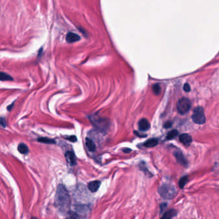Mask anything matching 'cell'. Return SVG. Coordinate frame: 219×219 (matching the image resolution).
<instances>
[{
  "label": "cell",
  "mask_w": 219,
  "mask_h": 219,
  "mask_svg": "<svg viewBox=\"0 0 219 219\" xmlns=\"http://www.w3.org/2000/svg\"><path fill=\"white\" fill-rule=\"evenodd\" d=\"M55 206L61 213H67L71 206V198L65 186L59 184L57 188L55 199Z\"/></svg>",
  "instance_id": "cell-1"
},
{
  "label": "cell",
  "mask_w": 219,
  "mask_h": 219,
  "mask_svg": "<svg viewBox=\"0 0 219 219\" xmlns=\"http://www.w3.org/2000/svg\"><path fill=\"white\" fill-rule=\"evenodd\" d=\"M159 195L164 199H171L175 196L176 191L175 187L169 184H164L158 190Z\"/></svg>",
  "instance_id": "cell-2"
},
{
  "label": "cell",
  "mask_w": 219,
  "mask_h": 219,
  "mask_svg": "<svg viewBox=\"0 0 219 219\" xmlns=\"http://www.w3.org/2000/svg\"><path fill=\"white\" fill-rule=\"evenodd\" d=\"M192 120L194 123L199 125H202L205 123L206 117L204 109L202 107H197L194 109L192 115Z\"/></svg>",
  "instance_id": "cell-3"
},
{
  "label": "cell",
  "mask_w": 219,
  "mask_h": 219,
  "mask_svg": "<svg viewBox=\"0 0 219 219\" xmlns=\"http://www.w3.org/2000/svg\"><path fill=\"white\" fill-rule=\"evenodd\" d=\"M191 106V102L189 99L186 98H182L177 102V111L180 114H184L190 111Z\"/></svg>",
  "instance_id": "cell-4"
},
{
  "label": "cell",
  "mask_w": 219,
  "mask_h": 219,
  "mask_svg": "<svg viewBox=\"0 0 219 219\" xmlns=\"http://www.w3.org/2000/svg\"><path fill=\"white\" fill-rule=\"evenodd\" d=\"M91 122L95 125L97 128L101 130H104L107 127V121H105L103 119L99 118L98 117L93 116L91 117Z\"/></svg>",
  "instance_id": "cell-5"
},
{
  "label": "cell",
  "mask_w": 219,
  "mask_h": 219,
  "mask_svg": "<svg viewBox=\"0 0 219 219\" xmlns=\"http://www.w3.org/2000/svg\"><path fill=\"white\" fill-rule=\"evenodd\" d=\"M174 155L177 162L184 166H187L188 161L185 158L184 154L181 151H175L174 153Z\"/></svg>",
  "instance_id": "cell-6"
},
{
  "label": "cell",
  "mask_w": 219,
  "mask_h": 219,
  "mask_svg": "<svg viewBox=\"0 0 219 219\" xmlns=\"http://www.w3.org/2000/svg\"><path fill=\"white\" fill-rule=\"evenodd\" d=\"M65 157L66 159L68 162V164H69L71 166L75 165L77 163V159H76V156L75 153L73 151H68L65 154Z\"/></svg>",
  "instance_id": "cell-7"
},
{
  "label": "cell",
  "mask_w": 219,
  "mask_h": 219,
  "mask_svg": "<svg viewBox=\"0 0 219 219\" xmlns=\"http://www.w3.org/2000/svg\"><path fill=\"white\" fill-rule=\"evenodd\" d=\"M138 127L140 131L145 132L150 129V125L147 119L142 118L138 122Z\"/></svg>",
  "instance_id": "cell-8"
},
{
  "label": "cell",
  "mask_w": 219,
  "mask_h": 219,
  "mask_svg": "<svg viewBox=\"0 0 219 219\" xmlns=\"http://www.w3.org/2000/svg\"><path fill=\"white\" fill-rule=\"evenodd\" d=\"M101 182L100 181L96 180L89 183V184H88V188L90 192H91L92 193H95L98 191Z\"/></svg>",
  "instance_id": "cell-9"
},
{
  "label": "cell",
  "mask_w": 219,
  "mask_h": 219,
  "mask_svg": "<svg viewBox=\"0 0 219 219\" xmlns=\"http://www.w3.org/2000/svg\"><path fill=\"white\" fill-rule=\"evenodd\" d=\"M180 141L186 146H189L192 142V138L189 134H183L179 136Z\"/></svg>",
  "instance_id": "cell-10"
},
{
  "label": "cell",
  "mask_w": 219,
  "mask_h": 219,
  "mask_svg": "<svg viewBox=\"0 0 219 219\" xmlns=\"http://www.w3.org/2000/svg\"><path fill=\"white\" fill-rule=\"evenodd\" d=\"M80 40V37L75 33L69 32L66 36V41L69 43L77 42Z\"/></svg>",
  "instance_id": "cell-11"
},
{
  "label": "cell",
  "mask_w": 219,
  "mask_h": 219,
  "mask_svg": "<svg viewBox=\"0 0 219 219\" xmlns=\"http://www.w3.org/2000/svg\"><path fill=\"white\" fill-rule=\"evenodd\" d=\"M86 145L88 149L90 152H95L96 150V145L94 141L89 138H86Z\"/></svg>",
  "instance_id": "cell-12"
},
{
  "label": "cell",
  "mask_w": 219,
  "mask_h": 219,
  "mask_svg": "<svg viewBox=\"0 0 219 219\" xmlns=\"http://www.w3.org/2000/svg\"><path fill=\"white\" fill-rule=\"evenodd\" d=\"M158 144V140L156 138H151L148 140L147 141H146L143 145L145 146V147H148V148H150V147H154L155 146H156Z\"/></svg>",
  "instance_id": "cell-13"
},
{
  "label": "cell",
  "mask_w": 219,
  "mask_h": 219,
  "mask_svg": "<svg viewBox=\"0 0 219 219\" xmlns=\"http://www.w3.org/2000/svg\"><path fill=\"white\" fill-rule=\"evenodd\" d=\"M17 150L21 154H26L29 152L28 147L23 143H21L19 144L17 147Z\"/></svg>",
  "instance_id": "cell-14"
},
{
  "label": "cell",
  "mask_w": 219,
  "mask_h": 219,
  "mask_svg": "<svg viewBox=\"0 0 219 219\" xmlns=\"http://www.w3.org/2000/svg\"><path fill=\"white\" fill-rule=\"evenodd\" d=\"M177 211L175 210H170L169 211H168L167 212H166L163 216L162 217V218H166V219H170V218H172L173 217H175L177 215Z\"/></svg>",
  "instance_id": "cell-15"
},
{
  "label": "cell",
  "mask_w": 219,
  "mask_h": 219,
  "mask_svg": "<svg viewBox=\"0 0 219 219\" xmlns=\"http://www.w3.org/2000/svg\"><path fill=\"white\" fill-rule=\"evenodd\" d=\"M37 141L40 143H46V144H55L56 143V141L54 140L50 139L48 138H45V137H40L37 139Z\"/></svg>",
  "instance_id": "cell-16"
},
{
  "label": "cell",
  "mask_w": 219,
  "mask_h": 219,
  "mask_svg": "<svg viewBox=\"0 0 219 219\" xmlns=\"http://www.w3.org/2000/svg\"><path fill=\"white\" fill-rule=\"evenodd\" d=\"M0 79H1L2 81H12V80H13V78L11 76L6 74V73H4V72H2L1 74H0Z\"/></svg>",
  "instance_id": "cell-17"
},
{
  "label": "cell",
  "mask_w": 219,
  "mask_h": 219,
  "mask_svg": "<svg viewBox=\"0 0 219 219\" xmlns=\"http://www.w3.org/2000/svg\"><path fill=\"white\" fill-rule=\"evenodd\" d=\"M178 131H177V130L174 129V130H172L170 132H169L167 134V136H166V139L169 140H172V139H174L177 135H178Z\"/></svg>",
  "instance_id": "cell-18"
},
{
  "label": "cell",
  "mask_w": 219,
  "mask_h": 219,
  "mask_svg": "<svg viewBox=\"0 0 219 219\" xmlns=\"http://www.w3.org/2000/svg\"><path fill=\"white\" fill-rule=\"evenodd\" d=\"M140 170H142L143 172H144V173H145L148 176L151 177V176L152 175L150 174V172L148 170V169H147V167H146L145 163L144 162H141V163H140Z\"/></svg>",
  "instance_id": "cell-19"
},
{
  "label": "cell",
  "mask_w": 219,
  "mask_h": 219,
  "mask_svg": "<svg viewBox=\"0 0 219 219\" xmlns=\"http://www.w3.org/2000/svg\"><path fill=\"white\" fill-rule=\"evenodd\" d=\"M188 180V179L187 175H185V176L181 177V179L179 180V187L181 188H183L184 186L186 185V184L187 183Z\"/></svg>",
  "instance_id": "cell-20"
},
{
  "label": "cell",
  "mask_w": 219,
  "mask_h": 219,
  "mask_svg": "<svg viewBox=\"0 0 219 219\" xmlns=\"http://www.w3.org/2000/svg\"><path fill=\"white\" fill-rule=\"evenodd\" d=\"M152 90H153V92L154 93V94H155V95H159L160 93H161V90L160 85L159 84H154L152 86Z\"/></svg>",
  "instance_id": "cell-21"
},
{
  "label": "cell",
  "mask_w": 219,
  "mask_h": 219,
  "mask_svg": "<svg viewBox=\"0 0 219 219\" xmlns=\"http://www.w3.org/2000/svg\"><path fill=\"white\" fill-rule=\"evenodd\" d=\"M68 218H77L80 217L78 215L77 213H75L74 212H71V211H69L68 212Z\"/></svg>",
  "instance_id": "cell-22"
},
{
  "label": "cell",
  "mask_w": 219,
  "mask_h": 219,
  "mask_svg": "<svg viewBox=\"0 0 219 219\" xmlns=\"http://www.w3.org/2000/svg\"><path fill=\"white\" fill-rule=\"evenodd\" d=\"M65 138L71 142H74V143H75V142H76L77 141V137L75 136H66Z\"/></svg>",
  "instance_id": "cell-23"
},
{
  "label": "cell",
  "mask_w": 219,
  "mask_h": 219,
  "mask_svg": "<svg viewBox=\"0 0 219 219\" xmlns=\"http://www.w3.org/2000/svg\"><path fill=\"white\" fill-rule=\"evenodd\" d=\"M183 89H184V91H186V92H190V89H191L190 85H189L188 84H187V83L184 85Z\"/></svg>",
  "instance_id": "cell-24"
},
{
  "label": "cell",
  "mask_w": 219,
  "mask_h": 219,
  "mask_svg": "<svg viewBox=\"0 0 219 219\" xmlns=\"http://www.w3.org/2000/svg\"><path fill=\"white\" fill-rule=\"evenodd\" d=\"M0 123H1V126L3 127H6L7 126V124H6V121H5V120L3 117H2L1 118V120H0Z\"/></svg>",
  "instance_id": "cell-25"
},
{
  "label": "cell",
  "mask_w": 219,
  "mask_h": 219,
  "mask_svg": "<svg viewBox=\"0 0 219 219\" xmlns=\"http://www.w3.org/2000/svg\"><path fill=\"white\" fill-rule=\"evenodd\" d=\"M172 122H170V121H167V122H166L164 125V128H170V127H172Z\"/></svg>",
  "instance_id": "cell-26"
},
{
  "label": "cell",
  "mask_w": 219,
  "mask_h": 219,
  "mask_svg": "<svg viewBox=\"0 0 219 219\" xmlns=\"http://www.w3.org/2000/svg\"><path fill=\"white\" fill-rule=\"evenodd\" d=\"M134 134L136 136H138L141 137V138H145V137L147 136V135L146 134H142L141 133H139V132H137V131H134Z\"/></svg>",
  "instance_id": "cell-27"
},
{
  "label": "cell",
  "mask_w": 219,
  "mask_h": 219,
  "mask_svg": "<svg viewBox=\"0 0 219 219\" xmlns=\"http://www.w3.org/2000/svg\"><path fill=\"white\" fill-rule=\"evenodd\" d=\"M166 206H167V205H166V203H163V204H162L161 205V212H163L165 209V208L166 207Z\"/></svg>",
  "instance_id": "cell-28"
},
{
  "label": "cell",
  "mask_w": 219,
  "mask_h": 219,
  "mask_svg": "<svg viewBox=\"0 0 219 219\" xmlns=\"http://www.w3.org/2000/svg\"><path fill=\"white\" fill-rule=\"evenodd\" d=\"M14 102H13V103L11 104V105H9V106H8L7 110H8V111H10L12 110V107H13V106H14Z\"/></svg>",
  "instance_id": "cell-29"
},
{
  "label": "cell",
  "mask_w": 219,
  "mask_h": 219,
  "mask_svg": "<svg viewBox=\"0 0 219 219\" xmlns=\"http://www.w3.org/2000/svg\"><path fill=\"white\" fill-rule=\"evenodd\" d=\"M123 151L124 152H126V153H129V152L131 151V149H128V148H126V149H123Z\"/></svg>",
  "instance_id": "cell-30"
}]
</instances>
